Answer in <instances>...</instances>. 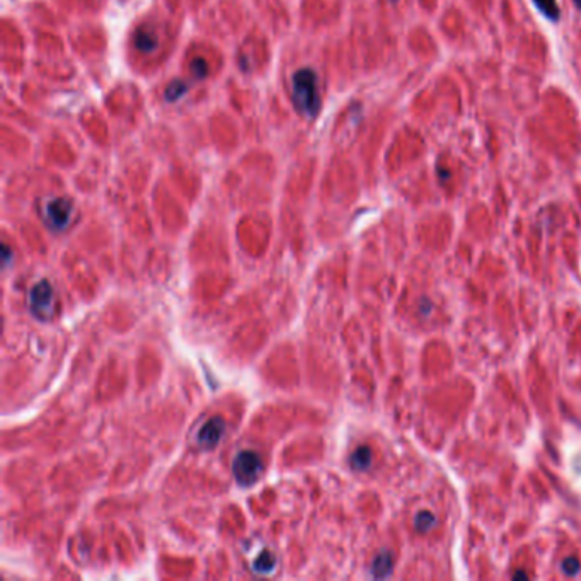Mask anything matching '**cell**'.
<instances>
[{"mask_svg":"<svg viewBox=\"0 0 581 581\" xmlns=\"http://www.w3.org/2000/svg\"><path fill=\"white\" fill-rule=\"evenodd\" d=\"M292 101L297 111L309 120H314L320 109L317 75L312 68H300L292 77Z\"/></svg>","mask_w":581,"mask_h":581,"instance_id":"cell-1","label":"cell"},{"mask_svg":"<svg viewBox=\"0 0 581 581\" xmlns=\"http://www.w3.org/2000/svg\"><path fill=\"white\" fill-rule=\"evenodd\" d=\"M28 305L29 312H31L38 320H41V323H48V320L53 319L56 311V304L55 292H53V286L49 285V281L43 280L33 286L28 297Z\"/></svg>","mask_w":581,"mask_h":581,"instance_id":"cell-2","label":"cell"},{"mask_svg":"<svg viewBox=\"0 0 581 581\" xmlns=\"http://www.w3.org/2000/svg\"><path fill=\"white\" fill-rule=\"evenodd\" d=\"M232 472L240 486H252L263 472V458L254 450H242L234 458Z\"/></svg>","mask_w":581,"mask_h":581,"instance_id":"cell-3","label":"cell"},{"mask_svg":"<svg viewBox=\"0 0 581 581\" xmlns=\"http://www.w3.org/2000/svg\"><path fill=\"white\" fill-rule=\"evenodd\" d=\"M74 205L67 198H53L43 206V220L52 231L62 232L70 225Z\"/></svg>","mask_w":581,"mask_h":581,"instance_id":"cell-4","label":"cell"},{"mask_svg":"<svg viewBox=\"0 0 581 581\" xmlns=\"http://www.w3.org/2000/svg\"><path fill=\"white\" fill-rule=\"evenodd\" d=\"M225 433V421L220 418V416H215V418L208 419L201 430L198 431V443L205 449H215L219 445L222 438H224Z\"/></svg>","mask_w":581,"mask_h":581,"instance_id":"cell-5","label":"cell"},{"mask_svg":"<svg viewBox=\"0 0 581 581\" xmlns=\"http://www.w3.org/2000/svg\"><path fill=\"white\" fill-rule=\"evenodd\" d=\"M159 45L157 33L152 28H139L135 33V47L141 53H152Z\"/></svg>","mask_w":581,"mask_h":581,"instance_id":"cell-6","label":"cell"},{"mask_svg":"<svg viewBox=\"0 0 581 581\" xmlns=\"http://www.w3.org/2000/svg\"><path fill=\"white\" fill-rule=\"evenodd\" d=\"M370 571H372V576L375 578H387L392 573V556L389 550H382L375 556V559L372 561V566H370Z\"/></svg>","mask_w":581,"mask_h":581,"instance_id":"cell-7","label":"cell"},{"mask_svg":"<svg viewBox=\"0 0 581 581\" xmlns=\"http://www.w3.org/2000/svg\"><path fill=\"white\" fill-rule=\"evenodd\" d=\"M350 465L353 471H366L372 465V450L369 447H358L350 457Z\"/></svg>","mask_w":581,"mask_h":581,"instance_id":"cell-8","label":"cell"},{"mask_svg":"<svg viewBox=\"0 0 581 581\" xmlns=\"http://www.w3.org/2000/svg\"><path fill=\"white\" fill-rule=\"evenodd\" d=\"M274 569H277V557L270 550L259 554L252 563V571L258 573V575H271Z\"/></svg>","mask_w":581,"mask_h":581,"instance_id":"cell-9","label":"cell"},{"mask_svg":"<svg viewBox=\"0 0 581 581\" xmlns=\"http://www.w3.org/2000/svg\"><path fill=\"white\" fill-rule=\"evenodd\" d=\"M437 525V517H435L431 511H419L418 515H416L415 518V529L418 530V532H428V530H431L433 527Z\"/></svg>","mask_w":581,"mask_h":581,"instance_id":"cell-10","label":"cell"},{"mask_svg":"<svg viewBox=\"0 0 581 581\" xmlns=\"http://www.w3.org/2000/svg\"><path fill=\"white\" fill-rule=\"evenodd\" d=\"M534 3L545 17L550 19V21H557V19H559L561 10L556 0H534Z\"/></svg>","mask_w":581,"mask_h":581,"instance_id":"cell-11","label":"cell"},{"mask_svg":"<svg viewBox=\"0 0 581 581\" xmlns=\"http://www.w3.org/2000/svg\"><path fill=\"white\" fill-rule=\"evenodd\" d=\"M186 93H188V86H186L185 82H181V80H174V82H171L169 86H167L166 99L169 102H174L178 101V99H181Z\"/></svg>","mask_w":581,"mask_h":581,"instance_id":"cell-12","label":"cell"},{"mask_svg":"<svg viewBox=\"0 0 581 581\" xmlns=\"http://www.w3.org/2000/svg\"><path fill=\"white\" fill-rule=\"evenodd\" d=\"M189 68L194 79H205L206 75H208V63H206L205 59H200V56L191 62Z\"/></svg>","mask_w":581,"mask_h":581,"instance_id":"cell-13","label":"cell"},{"mask_svg":"<svg viewBox=\"0 0 581 581\" xmlns=\"http://www.w3.org/2000/svg\"><path fill=\"white\" fill-rule=\"evenodd\" d=\"M561 569H563L568 576H576L580 573L581 564L576 557L571 556V557H566L563 563H561Z\"/></svg>","mask_w":581,"mask_h":581,"instance_id":"cell-14","label":"cell"},{"mask_svg":"<svg viewBox=\"0 0 581 581\" xmlns=\"http://www.w3.org/2000/svg\"><path fill=\"white\" fill-rule=\"evenodd\" d=\"M513 580H529V576H527V573L518 571V573H515V575H513Z\"/></svg>","mask_w":581,"mask_h":581,"instance_id":"cell-15","label":"cell"},{"mask_svg":"<svg viewBox=\"0 0 581 581\" xmlns=\"http://www.w3.org/2000/svg\"><path fill=\"white\" fill-rule=\"evenodd\" d=\"M573 2H575L576 7H578V9L581 10V0H573Z\"/></svg>","mask_w":581,"mask_h":581,"instance_id":"cell-16","label":"cell"},{"mask_svg":"<svg viewBox=\"0 0 581 581\" xmlns=\"http://www.w3.org/2000/svg\"><path fill=\"white\" fill-rule=\"evenodd\" d=\"M392 2H396V0H392Z\"/></svg>","mask_w":581,"mask_h":581,"instance_id":"cell-17","label":"cell"}]
</instances>
